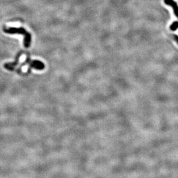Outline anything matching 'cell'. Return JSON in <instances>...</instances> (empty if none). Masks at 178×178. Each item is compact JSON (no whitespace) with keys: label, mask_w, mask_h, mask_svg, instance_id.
Listing matches in <instances>:
<instances>
[{"label":"cell","mask_w":178,"mask_h":178,"mask_svg":"<svg viewBox=\"0 0 178 178\" xmlns=\"http://www.w3.org/2000/svg\"><path fill=\"white\" fill-rule=\"evenodd\" d=\"M4 31L9 34H22L24 36V46L25 48H28L30 46L31 42V35L29 33H28L24 28H15L10 27L7 28L4 27Z\"/></svg>","instance_id":"6da1fadb"},{"label":"cell","mask_w":178,"mask_h":178,"mask_svg":"<svg viewBox=\"0 0 178 178\" xmlns=\"http://www.w3.org/2000/svg\"><path fill=\"white\" fill-rule=\"evenodd\" d=\"M23 64H24L22 65H24L25 64L30 65V69L34 68L37 70H43L44 68V65L43 64V62L38 60H31L29 55L27 56L26 59Z\"/></svg>","instance_id":"7a4b0ae2"},{"label":"cell","mask_w":178,"mask_h":178,"mask_svg":"<svg viewBox=\"0 0 178 178\" xmlns=\"http://www.w3.org/2000/svg\"><path fill=\"white\" fill-rule=\"evenodd\" d=\"M23 54V52L22 51H20V53H19L17 55L16 57V59H15V61L13 62H11V63H7L4 65V67L5 69H8L9 70H10V71H12L14 70L15 66H16L17 65L19 64V59L20 57L22 56Z\"/></svg>","instance_id":"3957f363"},{"label":"cell","mask_w":178,"mask_h":178,"mask_svg":"<svg viewBox=\"0 0 178 178\" xmlns=\"http://www.w3.org/2000/svg\"><path fill=\"white\" fill-rule=\"evenodd\" d=\"M165 4L171 6L174 11V13L178 18V6L176 2L174 0H164Z\"/></svg>","instance_id":"277c9868"},{"label":"cell","mask_w":178,"mask_h":178,"mask_svg":"<svg viewBox=\"0 0 178 178\" xmlns=\"http://www.w3.org/2000/svg\"><path fill=\"white\" fill-rule=\"evenodd\" d=\"M178 28V22H175L174 23H173L171 27H170V29L172 31H175L177 30Z\"/></svg>","instance_id":"5b68a950"},{"label":"cell","mask_w":178,"mask_h":178,"mask_svg":"<svg viewBox=\"0 0 178 178\" xmlns=\"http://www.w3.org/2000/svg\"><path fill=\"white\" fill-rule=\"evenodd\" d=\"M174 38L175 39V41L178 43V35H174Z\"/></svg>","instance_id":"8992f818"}]
</instances>
